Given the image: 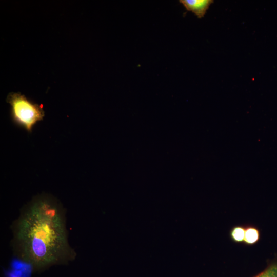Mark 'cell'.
I'll use <instances>...</instances> for the list:
<instances>
[{"mask_svg":"<svg viewBox=\"0 0 277 277\" xmlns=\"http://www.w3.org/2000/svg\"><path fill=\"white\" fill-rule=\"evenodd\" d=\"M66 209L53 195L33 196L21 209L10 228V246L16 257L35 269L74 260L66 227Z\"/></svg>","mask_w":277,"mask_h":277,"instance_id":"cell-1","label":"cell"},{"mask_svg":"<svg viewBox=\"0 0 277 277\" xmlns=\"http://www.w3.org/2000/svg\"><path fill=\"white\" fill-rule=\"evenodd\" d=\"M6 102L11 106L10 113L13 122L29 132L45 116L42 105L32 102L19 92L9 93Z\"/></svg>","mask_w":277,"mask_h":277,"instance_id":"cell-2","label":"cell"},{"mask_svg":"<svg viewBox=\"0 0 277 277\" xmlns=\"http://www.w3.org/2000/svg\"><path fill=\"white\" fill-rule=\"evenodd\" d=\"M213 2L212 0L179 1L187 11L193 12L199 18H202L204 16L209 6Z\"/></svg>","mask_w":277,"mask_h":277,"instance_id":"cell-3","label":"cell"},{"mask_svg":"<svg viewBox=\"0 0 277 277\" xmlns=\"http://www.w3.org/2000/svg\"><path fill=\"white\" fill-rule=\"evenodd\" d=\"M261 233L258 226L252 224H245V230L243 245L253 246L260 240Z\"/></svg>","mask_w":277,"mask_h":277,"instance_id":"cell-4","label":"cell"},{"mask_svg":"<svg viewBox=\"0 0 277 277\" xmlns=\"http://www.w3.org/2000/svg\"><path fill=\"white\" fill-rule=\"evenodd\" d=\"M245 224H238L232 226L229 232L230 240L238 244H243Z\"/></svg>","mask_w":277,"mask_h":277,"instance_id":"cell-5","label":"cell"},{"mask_svg":"<svg viewBox=\"0 0 277 277\" xmlns=\"http://www.w3.org/2000/svg\"><path fill=\"white\" fill-rule=\"evenodd\" d=\"M253 277H277V256L267 263L264 270Z\"/></svg>","mask_w":277,"mask_h":277,"instance_id":"cell-6","label":"cell"}]
</instances>
